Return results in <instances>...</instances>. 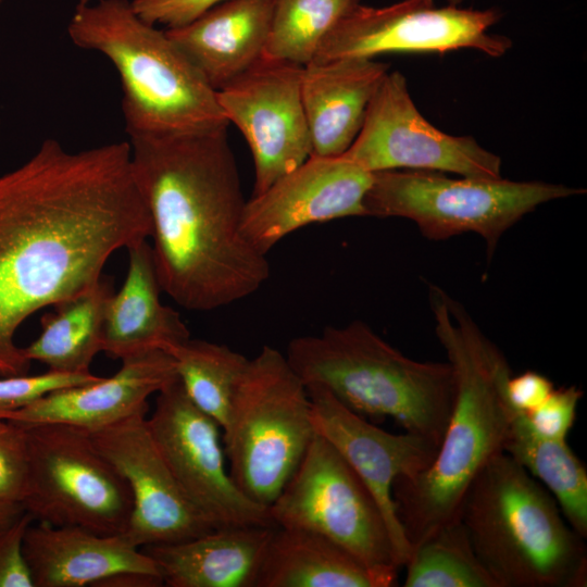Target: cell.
I'll use <instances>...</instances> for the list:
<instances>
[{"label":"cell","instance_id":"cell-1","mask_svg":"<svg viewBox=\"0 0 587 587\" xmlns=\"http://www.w3.org/2000/svg\"><path fill=\"white\" fill-rule=\"evenodd\" d=\"M150 234L129 141L73 152L46 139L1 174L0 377L30 369L15 342L27 317L93 286L114 252Z\"/></svg>","mask_w":587,"mask_h":587},{"label":"cell","instance_id":"cell-2","mask_svg":"<svg viewBox=\"0 0 587 587\" xmlns=\"http://www.w3.org/2000/svg\"><path fill=\"white\" fill-rule=\"evenodd\" d=\"M162 290L190 310L212 311L255 292L267 257L241 233L246 204L227 127L129 138Z\"/></svg>","mask_w":587,"mask_h":587},{"label":"cell","instance_id":"cell-3","mask_svg":"<svg viewBox=\"0 0 587 587\" xmlns=\"http://www.w3.org/2000/svg\"><path fill=\"white\" fill-rule=\"evenodd\" d=\"M436 335L455 376V396L432 464L412 478L398 477L392 499L413 549L459 520L464 495L483 467L503 452L514 407L508 397L510 366L462 305L432 286Z\"/></svg>","mask_w":587,"mask_h":587},{"label":"cell","instance_id":"cell-4","mask_svg":"<svg viewBox=\"0 0 587 587\" xmlns=\"http://www.w3.org/2000/svg\"><path fill=\"white\" fill-rule=\"evenodd\" d=\"M285 355L305 387L326 389L363 417H390L439 448L455 396L449 362L410 359L361 321L294 338Z\"/></svg>","mask_w":587,"mask_h":587},{"label":"cell","instance_id":"cell-5","mask_svg":"<svg viewBox=\"0 0 587 587\" xmlns=\"http://www.w3.org/2000/svg\"><path fill=\"white\" fill-rule=\"evenodd\" d=\"M548 489L504 452L467 488L459 520L498 587H585L587 549Z\"/></svg>","mask_w":587,"mask_h":587},{"label":"cell","instance_id":"cell-6","mask_svg":"<svg viewBox=\"0 0 587 587\" xmlns=\"http://www.w3.org/2000/svg\"><path fill=\"white\" fill-rule=\"evenodd\" d=\"M67 34L74 45L103 54L117 71L129 138L228 126L216 91L165 30L136 14L129 0L78 2Z\"/></svg>","mask_w":587,"mask_h":587},{"label":"cell","instance_id":"cell-7","mask_svg":"<svg viewBox=\"0 0 587 587\" xmlns=\"http://www.w3.org/2000/svg\"><path fill=\"white\" fill-rule=\"evenodd\" d=\"M223 430L235 484L251 500L270 507L316 433L308 389L279 350L264 346L249 359Z\"/></svg>","mask_w":587,"mask_h":587},{"label":"cell","instance_id":"cell-8","mask_svg":"<svg viewBox=\"0 0 587 587\" xmlns=\"http://www.w3.org/2000/svg\"><path fill=\"white\" fill-rule=\"evenodd\" d=\"M586 190L540 180L449 177L425 170L373 173L364 198L366 215L413 221L432 240L480 235L491 258L500 237L525 214Z\"/></svg>","mask_w":587,"mask_h":587},{"label":"cell","instance_id":"cell-9","mask_svg":"<svg viewBox=\"0 0 587 587\" xmlns=\"http://www.w3.org/2000/svg\"><path fill=\"white\" fill-rule=\"evenodd\" d=\"M25 426L28 473L21 503L35 522L124 534L133 511L130 489L88 430L58 423Z\"/></svg>","mask_w":587,"mask_h":587},{"label":"cell","instance_id":"cell-10","mask_svg":"<svg viewBox=\"0 0 587 587\" xmlns=\"http://www.w3.org/2000/svg\"><path fill=\"white\" fill-rule=\"evenodd\" d=\"M268 511L276 526L320 534L369 567L398 576L390 532L375 497L320 434Z\"/></svg>","mask_w":587,"mask_h":587},{"label":"cell","instance_id":"cell-11","mask_svg":"<svg viewBox=\"0 0 587 587\" xmlns=\"http://www.w3.org/2000/svg\"><path fill=\"white\" fill-rule=\"evenodd\" d=\"M502 15L498 8H438L434 0H401L382 8L360 3L325 36L312 61L458 49H475L499 58L512 47L510 38L489 33Z\"/></svg>","mask_w":587,"mask_h":587},{"label":"cell","instance_id":"cell-12","mask_svg":"<svg viewBox=\"0 0 587 587\" xmlns=\"http://www.w3.org/2000/svg\"><path fill=\"white\" fill-rule=\"evenodd\" d=\"M367 172L425 170L474 178L501 177V159L472 136H452L415 107L405 77L388 72L366 109L362 127L341 154Z\"/></svg>","mask_w":587,"mask_h":587},{"label":"cell","instance_id":"cell-13","mask_svg":"<svg viewBox=\"0 0 587 587\" xmlns=\"http://www.w3.org/2000/svg\"><path fill=\"white\" fill-rule=\"evenodd\" d=\"M147 421L183 491L214 528L275 526L268 507L248 498L235 484L221 426L190 401L178 379L157 394Z\"/></svg>","mask_w":587,"mask_h":587},{"label":"cell","instance_id":"cell-14","mask_svg":"<svg viewBox=\"0 0 587 587\" xmlns=\"http://www.w3.org/2000/svg\"><path fill=\"white\" fill-rule=\"evenodd\" d=\"M302 72L303 65L263 55L216 90L228 122L237 126L251 150L253 195L264 191L312 154L301 97Z\"/></svg>","mask_w":587,"mask_h":587},{"label":"cell","instance_id":"cell-15","mask_svg":"<svg viewBox=\"0 0 587 587\" xmlns=\"http://www.w3.org/2000/svg\"><path fill=\"white\" fill-rule=\"evenodd\" d=\"M88 433L130 489L133 511L123 535L132 544L142 548L178 542L214 529L170 470L152 437L146 413Z\"/></svg>","mask_w":587,"mask_h":587},{"label":"cell","instance_id":"cell-16","mask_svg":"<svg viewBox=\"0 0 587 587\" xmlns=\"http://www.w3.org/2000/svg\"><path fill=\"white\" fill-rule=\"evenodd\" d=\"M373 173L344 157L310 155L301 165L246 201L241 233L260 253L311 224L366 216Z\"/></svg>","mask_w":587,"mask_h":587},{"label":"cell","instance_id":"cell-17","mask_svg":"<svg viewBox=\"0 0 587 587\" xmlns=\"http://www.w3.org/2000/svg\"><path fill=\"white\" fill-rule=\"evenodd\" d=\"M307 389L315 432L336 448L375 497L390 532L396 562L403 567L412 548L397 516L392 484L398 477L412 478L425 471L438 446L422 436L391 434L375 426L322 387Z\"/></svg>","mask_w":587,"mask_h":587},{"label":"cell","instance_id":"cell-18","mask_svg":"<svg viewBox=\"0 0 587 587\" xmlns=\"http://www.w3.org/2000/svg\"><path fill=\"white\" fill-rule=\"evenodd\" d=\"M178 379L174 360L153 350L122 360L111 377L51 391L30 404L0 411L23 425L58 423L95 430L148 412V399Z\"/></svg>","mask_w":587,"mask_h":587},{"label":"cell","instance_id":"cell-19","mask_svg":"<svg viewBox=\"0 0 587 587\" xmlns=\"http://www.w3.org/2000/svg\"><path fill=\"white\" fill-rule=\"evenodd\" d=\"M33 523L23 538V553L34 587L96 586L123 572L161 576L153 560L123 534Z\"/></svg>","mask_w":587,"mask_h":587},{"label":"cell","instance_id":"cell-20","mask_svg":"<svg viewBox=\"0 0 587 587\" xmlns=\"http://www.w3.org/2000/svg\"><path fill=\"white\" fill-rule=\"evenodd\" d=\"M387 63L365 58L311 61L303 66L301 97L312 154L339 157L358 136Z\"/></svg>","mask_w":587,"mask_h":587},{"label":"cell","instance_id":"cell-21","mask_svg":"<svg viewBox=\"0 0 587 587\" xmlns=\"http://www.w3.org/2000/svg\"><path fill=\"white\" fill-rule=\"evenodd\" d=\"M273 10L274 0H227L165 33L216 91L264 55Z\"/></svg>","mask_w":587,"mask_h":587},{"label":"cell","instance_id":"cell-22","mask_svg":"<svg viewBox=\"0 0 587 587\" xmlns=\"http://www.w3.org/2000/svg\"><path fill=\"white\" fill-rule=\"evenodd\" d=\"M275 526L220 527L187 540L140 549L155 563L164 586L255 587Z\"/></svg>","mask_w":587,"mask_h":587},{"label":"cell","instance_id":"cell-23","mask_svg":"<svg viewBox=\"0 0 587 587\" xmlns=\"http://www.w3.org/2000/svg\"><path fill=\"white\" fill-rule=\"evenodd\" d=\"M127 251V274L107 303L102 330V351L121 361L153 350L167 352L190 338L179 313L160 300L151 247L145 240Z\"/></svg>","mask_w":587,"mask_h":587},{"label":"cell","instance_id":"cell-24","mask_svg":"<svg viewBox=\"0 0 587 587\" xmlns=\"http://www.w3.org/2000/svg\"><path fill=\"white\" fill-rule=\"evenodd\" d=\"M396 583L397 577L369 567L320 534L275 526L255 587H391Z\"/></svg>","mask_w":587,"mask_h":587},{"label":"cell","instance_id":"cell-25","mask_svg":"<svg viewBox=\"0 0 587 587\" xmlns=\"http://www.w3.org/2000/svg\"><path fill=\"white\" fill-rule=\"evenodd\" d=\"M108 278H101L80 294L53 305L41 319V333L23 348L30 362L48 371L91 373L90 364L102 351V330L107 303L113 294Z\"/></svg>","mask_w":587,"mask_h":587},{"label":"cell","instance_id":"cell-26","mask_svg":"<svg viewBox=\"0 0 587 587\" xmlns=\"http://www.w3.org/2000/svg\"><path fill=\"white\" fill-rule=\"evenodd\" d=\"M503 452L548 489L570 526L587 538V471L566 441L546 439L514 411Z\"/></svg>","mask_w":587,"mask_h":587},{"label":"cell","instance_id":"cell-27","mask_svg":"<svg viewBox=\"0 0 587 587\" xmlns=\"http://www.w3.org/2000/svg\"><path fill=\"white\" fill-rule=\"evenodd\" d=\"M167 353L174 360L187 397L223 428L249 359L226 345L191 338L174 346Z\"/></svg>","mask_w":587,"mask_h":587},{"label":"cell","instance_id":"cell-28","mask_svg":"<svg viewBox=\"0 0 587 587\" xmlns=\"http://www.w3.org/2000/svg\"><path fill=\"white\" fill-rule=\"evenodd\" d=\"M403 567L404 587H498L460 520L414 547Z\"/></svg>","mask_w":587,"mask_h":587},{"label":"cell","instance_id":"cell-29","mask_svg":"<svg viewBox=\"0 0 587 587\" xmlns=\"http://www.w3.org/2000/svg\"><path fill=\"white\" fill-rule=\"evenodd\" d=\"M361 0H274L264 57L310 63L330 29Z\"/></svg>","mask_w":587,"mask_h":587},{"label":"cell","instance_id":"cell-30","mask_svg":"<svg viewBox=\"0 0 587 587\" xmlns=\"http://www.w3.org/2000/svg\"><path fill=\"white\" fill-rule=\"evenodd\" d=\"M27 473L26 426L0 419V501L22 502Z\"/></svg>","mask_w":587,"mask_h":587},{"label":"cell","instance_id":"cell-31","mask_svg":"<svg viewBox=\"0 0 587 587\" xmlns=\"http://www.w3.org/2000/svg\"><path fill=\"white\" fill-rule=\"evenodd\" d=\"M92 373L72 374L47 371L38 375H14L0 377V411L21 409L45 395L71 386L98 379Z\"/></svg>","mask_w":587,"mask_h":587},{"label":"cell","instance_id":"cell-32","mask_svg":"<svg viewBox=\"0 0 587 587\" xmlns=\"http://www.w3.org/2000/svg\"><path fill=\"white\" fill-rule=\"evenodd\" d=\"M582 397L576 386L553 389L540 405L526 413L530 426L546 439L566 441Z\"/></svg>","mask_w":587,"mask_h":587},{"label":"cell","instance_id":"cell-33","mask_svg":"<svg viewBox=\"0 0 587 587\" xmlns=\"http://www.w3.org/2000/svg\"><path fill=\"white\" fill-rule=\"evenodd\" d=\"M33 522L34 517L25 511L0 532V587H34L23 553V538Z\"/></svg>","mask_w":587,"mask_h":587},{"label":"cell","instance_id":"cell-34","mask_svg":"<svg viewBox=\"0 0 587 587\" xmlns=\"http://www.w3.org/2000/svg\"><path fill=\"white\" fill-rule=\"evenodd\" d=\"M227 0H132L136 14L150 25L166 29L185 26Z\"/></svg>","mask_w":587,"mask_h":587},{"label":"cell","instance_id":"cell-35","mask_svg":"<svg viewBox=\"0 0 587 587\" xmlns=\"http://www.w3.org/2000/svg\"><path fill=\"white\" fill-rule=\"evenodd\" d=\"M554 389L552 382L534 371H526L508 380L510 403L517 410L528 413L540 405Z\"/></svg>","mask_w":587,"mask_h":587},{"label":"cell","instance_id":"cell-36","mask_svg":"<svg viewBox=\"0 0 587 587\" xmlns=\"http://www.w3.org/2000/svg\"><path fill=\"white\" fill-rule=\"evenodd\" d=\"M24 512L20 502L0 501V532L11 526Z\"/></svg>","mask_w":587,"mask_h":587},{"label":"cell","instance_id":"cell-37","mask_svg":"<svg viewBox=\"0 0 587 587\" xmlns=\"http://www.w3.org/2000/svg\"><path fill=\"white\" fill-rule=\"evenodd\" d=\"M446 1L448 4H451V5H460L465 0H446Z\"/></svg>","mask_w":587,"mask_h":587},{"label":"cell","instance_id":"cell-38","mask_svg":"<svg viewBox=\"0 0 587 587\" xmlns=\"http://www.w3.org/2000/svg\"><path fill=\"white\" fill-rule=\"evenodd\" d=\"M78 2L86 3V2H90V0H79Z\"/></svg>","mask_w":587,"mask_h":587},{"label":"cell","instance_id":"cell-39","mask_svg":"<svg viewBox=\"0 0 587 587\" xmlns=\"http://www.w3.org/2000/svg\"><path fill=\"white\" fill-rule=\"evenodd\" d=\"M3 0H0V5L2 4Z\"/></svg>","mask_w":587,"mask_h":587}]
</instances>
